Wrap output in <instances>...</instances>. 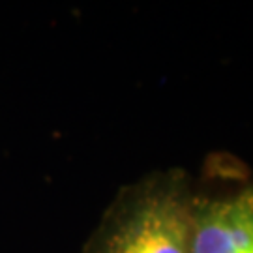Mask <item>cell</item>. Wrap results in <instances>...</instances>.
Instances as JSON below:
<instances>
[{
    "label": "cell",
    "mask_w": 253,
    "mask_h": 253,
    "mask_svg": "<svg viewBox=\"0 0 253 253\" xmlns=\"http://www.w3.org/2000/svg\"><path fill=\"white\" fill-rule=\"evenodd\" d=\"M195 182L180 167L118 188L81 253H191Z\"/></svg>",
    "instance_id": "1"
},
{
    "label": "cell",
    "mask_w": 253,
    "mask_h": 253,
    "mask_svg": "<svg viewBox=\"0 0 253 253\" xmlns=\"http://www.w3.org/2000/svg\"><path fill=\"white\" fill-rule=\"evenodd\" d=\"M212 184H195L191 253H253V182L244 172L212 169Z\"/></svg>",
    "instance_id": "2"
}]
</instances>
